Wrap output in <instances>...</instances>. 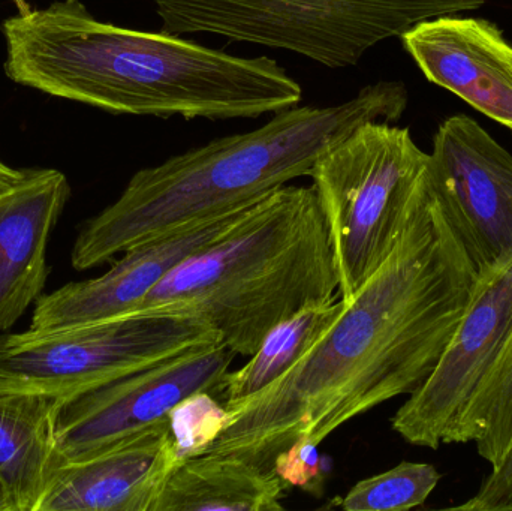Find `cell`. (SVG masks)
Returning <instances> with one entry per match:
<instances>
[{
    "label": "cell",
    "instance_id": "obj_1",
    "mask_svg": "<svg viewBox=\"0 0 512 511\" xmlns=\"http://www.w3.org/2000/svg\"><path fill=\"white\" fill-rule=\"evenodd\" d=\"M483 273L427 173L382 266L300 360L261 392L225 405L213 455L265 471L298 438L321 444L349 420L432 374L477 296Z\"/></svg>",
    "mask_w": 512,
    "mask_h": 511
},
{
    "label": "cell",
    "instance_id": "obj_2",
    "mask_svg": "<svg viewBox=\"0 0 512 511\" xmlns=\"http://www.w3.org/2000/svg\"><path fill=\"white\" fill-rule=\"evenodd\" d=\"M2 33L9 80L111 114L258 119L303 98L300 83L270 57L107 23L81 0L17 12Z\"/></svg>",
    "mask_w": 512,
    "mask_h": 511
},
{
    "label": "cell",
    "instance_id": "obj_3",
    "mask_svg": "<svg viewBox=\"0 0 512 511\" xmlns=\"http://www.w3.org/2000/svg\"><path fill=\"white\" fill-rule=\"evenodd\" d=\"M408 92L399 81L363 87L330 107H292L245 134L216 138L137 171L113 204L84 222L72 248L75 270L111 263L128 249L222 215L309 177L319 156L357 126L396 123Z\"/></svg>",
    "mask_w": 512,
    "mask_h": 511
},
{
    "label": "cell",
    "instance_id": "obj_4",
    "mask_svg": "<svg viewBox=\"0 0 512 511\" xmlns=\"http://www.w3.org/2000/svg\"><path fill=\"white\" fill-rule=\"evenodd\" d=\"M337 297L333 242L315 188L285 185L227 237L174 267L135 312H194L221 344L251 357L277 324Z\"/></svg>",
    "mask_w": 512,
    "mask_h": 511
},
{
    "label": "cell",
    "instance_id": "obj_5",
    "mask_svg": "<svg viewBox=\"0 0 512 511\" xmlns=\"http://www.w3.org/2000/svg\"><path fill=\"white\" fill-rule=\"evenodd\" d=\"M486 0H153L162 30L213 35L289 51L327 68L357 65L367 51L421 21L481 8Z\"/></svg>",
    "mask_w": 512,
    "mask_h": 511
},
{
    "label": "cell",
    "instance_id": "obj_6",
    "mask_svg": "<svg viewBox=\"0 0 512 511\" xmlns=\"http://www.w3.org/2000/svg\"><path fill=\"white\" fill-rule=\"evenodd\" d=\"M429 165L409 129L384 120L357 126L313 165L309 177L330 230L342 299L393 251Z\"/></svg>",
    "mask_w": 512,
    "mask_h": 511
},
{
    "label": "cell",
    "instance_id": "obj_7",
    "mask_svg": "<svg viewBox=\"0 0 512 511\" xmlns=\"http://www.w3.org/2000/svg\"><path fill=\"white\" fill-rule=\"evenodd\" d=\"M219 342L206 318L179 309L132 312L56 332L0 333V393L66 401Z\"/></svg>",
    "mask_w": 512,
    "mask_h": 511
},
{
    "label": "cell",
    "instance_id": "obj_8",
    "mask_svg": "<svg viewBox=\"0 0 512 511\" xmlns=\"http://www.w3.org/2000/svg\"><path fill=\"white\" fill-rule=\"evenodd\" d=\"M236 356L221 342L194 348L62 401L57 441L63 464L98 455L164 422L189 396L218 395Z\"/></svg>",
    "mask_w": 512,
    "mask_h": 511
},
{
    "label": "cell",
    "instance_id": "obj_9",
    "mask_svg": "<svg viewBox=\"0 0 512 511\" xmlns=\"http://www.w3.org/2000/svg\"><path fill=\"white\" fill-rule=\"evenodd\" d=\"M512 330V260L486 275L438 365L391 419L412 446L454 444L460 419Z\"/></svg>",
    "mask_w": 512,
    "mask_h": 511
},
{
    "label": "cell",
    "instance_id": "obj_10",
    "mask_svg": "<svg viewBox=\"0 0 512 511\" xmlns=\"http://www.w3.org/2000/svg\"><path fill=\"white\" fill-rule=\"evenodd\" d=\"M430 176L465 234L483 276L512 260V155L474 119L442 123Z\"/></svg>",
    "mask_w": 512,
    "mask_h": 511
},
{
    "label": "cell",
    "instance_id": "obj_11",
    "mask_svg": "<svg viewBox=\"0 0 512 511\" xmlns=\"http://www.w3.org/2000/svg\"><path fill=\"white\" fill-rule=\"evenodd\" d=\"M259 200L146 240L111 261L104 275L42 294L27 330L56 332L132 314L174 267L236 230Z\"/></svg>",
    "mask_w": 512,
    "mask_h": 511
},
{
    "label": "cell",
    "instance_id": "obj_12",
    "mask_svg": "<svg viewBox=\"0 0 512 511\" xmlns=\"http://www.w3.org/2000/svg\"><path fill=\"white\" fill-rule=\"evenodd\" d=\"M400 38L427 80L512 131V47L495 24L444 15Z\"/></svg>",
    "mask_w": 512,
    "mask_h": 511
},
{
    "label": "cell",
    "instance_id": "obj_13",
    "mask_svg": "<svg viewBox=\"0 0 512 511\" xmlns=\"http://www.w3.org/2000/svg\"><path fill=\"white\" fill-rule=\"evenodd\" d=\"M170 420L57 470L39 511H152L177 465Z\"/></svg>",
    "mask_w": 512,
    "mask_h": 511
},
{
    "label": "cell",
    "instance_id": "obj_14",
    "mask_svg": "<svg viewBox=\"0 0 512 511\" xmlns=\"http://www.w3.org/2000/svg\"><path fill=\"white\" fill-rule=\"evenodd\" d=\"M71 197L65 174L27 168L0 192V333H6L42 296L51 233Z\"/></svg>",
    "mask_w": 512,
    "mask_h": 511
},
{
    "label": "cell",
    "instance_id": "obj_15",
    "mask_svg": "<svg viewBox=\"0 0 512 511\" xmlns=\"http://www.w3.org/2000/svg\"><path fill=\"white\" fill-rule=\"evenodd\" d=\"M62 399L0 393V480L14 511H39L63 465L57 441Z\"/></svg>",
    "mask_w": 512,
    "mask_h": 511
},
{
    "label": "cell",
    "instance_id": "obj_16",
    "mask_svg": "<svg viewBox=\"0 0 512 511\" xmlns=\"http://www.w3.org/2000/svg\"><path fill=\"white\" fill-rule=\"evenodd\" d=\"M286 488L274 471L206 453L177 465L152 511H282Z\"/></svg>",
    "mask_w": 512,
    "mask_h": 511
},
{
    "label": "cell",
    "instance_id": "obj_17",
    "mask_svg": "<svg viewBox=\"0 0 512 511\" xmlns=\"http://www.w3.org/2000/svg\"><path fill=\"white\" fill-rule=\"evenodd\" d=\"M342 305L339 296L277 324L243 368L228 372L218 393L222 402L231 405L245 401L286 374L336 320Z\"/></svg>",
    "mask_w": 512,
    "mask_h": 511
},
{
    "label": "cell",
    "instance_id": "obj_18",
    "mask_svg": "<svg viewBox=\"0 0 512 511\" xmlns=\"http://www.w3.org/2000/svg\"><path fill=\"white\" fill-rule=\"evenodd\" d=\"M475 443L496 467L512 449V330L466 405L454 444Z\"/></svg>",
    "mask_w": 512,
    "mask_h": 511
},
{
    "label": "cell",
    "instance_id": "obj_19",
    "mask_svg": "<svg viewBox=\"0 0 512 511\" xmlns=\"http://www.w3.org/2000/svg\"><path fill=\"white\" fill-rule=\"evenodd\" d=\"M441 480L433 465L402 462L358 482L342 500L346 511H403L423 506Z\"/></svg>",
    "mask_w": 512,
    "mask_h": 511
},
{
    "label": "cell",
    "instance_id": "obj_20",
    "mask_svg": "<svg viewBox=\"0 0 512 511\" xmlns=\"http://www.w3.org/2000/svg\"><path fill=\"white\" fill-rule=\"evenodd\" d=\"M170 429L174 449L179 461L206 455L219 435L227 429L230 414L224 402L212 393H197L180 402L170 416Z\"/></svg>",
    "mask_w": 512,
    "mask_h": 511
},
{
    "label": "cell",
    "instance_id": "obj_21",
    "mask_svg": "<svg viewBox=\"0 0 512 511\" xmlns=\"http://www.w3.org/2000/svg\"><path fill=\"white\" fill-rule=\"evenodd\" d=\"M318 447L307 438H298L274 458L271 470L286 486L321 494L325 468Z\"/></svg>",
    "mask_w": 512,
    "mask_h": 511
},
{
    "label": "cell",
    "instance_id": "obj_22",
    "mask_svg": "<svg viewBox=\"0 0 512 511\" xmlns=\"http://www.w3.org/2000/svg\"><path fill=\"white\" fill-rule=\"evenodd\" d=\"M456 510L465 511H512V449L492 468L477 495Z\"/></svg>",
    "mask_w": 512,
    "mask_h": 511
},
{
    "label": "cell",
    "instance_id": "obj_23",
    "mask_svg": "<svg viewBox=\"0 0 512 511\" xmlns=\"http://www.w3.org/2000/svg\"><path fill=\"white\" fill-rule=\"evenodd\" d=\"M23 176L24 170H15V168L8 167V165L0 161V192L20 182Z\"/></svg>",
    "mask_w": 512,
    "mask_h": 511
},
{
    "label": "cell",
    "instance_id": "obj_24",
    "mask_svg": "<svg viewBox=\"0 0 512 511\" xmlns=\"http://www.w3.org/2000/svg\"><path fill=\"white\" fill-rule=\"evenodd\" d=\"M0 511H14L11 498H9L8 491H6L2 480H0Z\"/></svg>",
    "mask_w": 512,
    "mask_h": 511
},
{
    "label": "cell",
    "instance_id": "obj_25",
    "mask_svg": "<svg viewBox=\"0 0 512 511\" xmlns=\"http://www.w3.org/2000/svg\"><path fill=\"white\" fill-rule=\"evenodd\" d=\"M11 2L17 8V12H26L30 9L29 3L26 0H11Z\"/></svg>",
    "mask_w": 512,
    "mask_h": 511
}]
</instances>
